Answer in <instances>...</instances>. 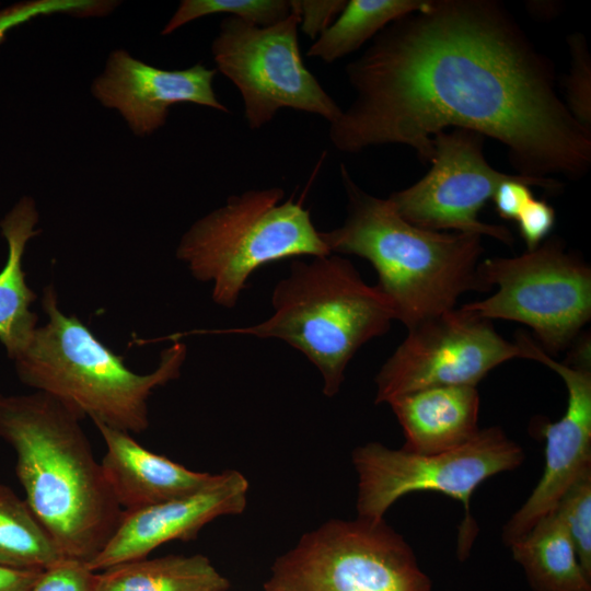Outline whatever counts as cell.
Segmentation results:
<instances>
[{"label":"cell","mask_w":591,"mask_h":591,"mask_svg":"<svg viewBox=\"0 0 591 591\" xmlns=\"http://www.w3.org/2000/svg\"><path fill=\"white\" fill-rule=\"evenodd\" d=\"M345 71L356 97L329 124L338 151L404 144L426 163L437 132L468 129L503 144L519 175L590 170L591 131L560 100L552 61L497 1L429 0Z\"/></svg>","instance_id":"1"},{"label":"cell","mask_w":591,"mask_h":591,"mask_svg":"<svg viewBox=\"0 0 591 591\" xmlns=\"http://www.w3.org/2000/svg\"><path fill=\"white\" fill-rule=\"evenodd\" d=\"M82 417L56 397L0 395V439L15 453L25 500L63 557L90 561L123 515Z\"/></svg>","instance_id":"2"},{"label":"cell","mask_w":591,"mask_h":591,"mask_svg":"<svg viewBox=\"0 0 591 591\" xmlns=\"http://www.w3.org/2000/svg\"><path fill=\"white\" fill-rule=\"evenodd\" d=\"M340 178L347 215L321 237L332 254L356 255L373 266L376 287L407 329L455 309L467 291L489 290L479 273L480 235L419 228L403 219L389 198L359 187L344 164Z\"/></svg>","instance_id":"3"},{"label":"cell","mask_w":591,"mask_h":591,"mask_svg":"<svg viewBox=\"0 0 591 591\" xmlns=\"http://www.w3.org/2000/svg\"><path fill=\"white\" fill-rule=\"evenodd\" d=\"M42 305L46 324L35 329L14 358L20 380L56 397L82 418L89 416L93 422L129 433L144 431L148 398L155 387L179 376L186 345L174 341L162 350L153 372L138 374L76 315L61 312L53 286L44 289Z\"/></svg>","instance_id":"4"},{"label":"cell","mask_w":591,"mask_h":591,"mask_svg":"<svg viewBox=\"0 0 591 591\" xmlns=\"http://www.w3.org/2000/svg\"><path fill=\"white\" fill-rule=\"evenodd\" d=\"M273 314L247 327L212 333L280 339L318 370L323 393L336 395L355 354L385 334L396 314L391 301L337 254L293 258L288 276L271 293Z\"/></svg>","instance_id":"5"},{"label":"cell","mask_w":591,"mask_h":591,"mask_svg":"<svg viewBox=\"0 0 591 591\" xmlns=\"http://www.w3.org/2000/svg\"><path fill=\"white\" fill-rule=\"evenodd\" d=\"M280 187L248 189L194 222L176 257L193 277L211 282L217 305L232 309L251 275L264 265L332 254L310 210Z\"/></svg>","instance_id":"6"},{"label":"cell","mask_w":591,"mask_h":591,"mask_svg":"<svg viewBox=\"0 0 591 591\" xmlns=\"http://www.w3.org/2000/svg\"><path fill=\"white\" fill-rule=\"evenodd\" d=\"M351 460L358 476V518L382 520L393 503L415 491H437L460 501L465 517L457 556L464 560L476 534L470 512L473 493L489 477L520 466L524 452L495 426L479 429L471 441L449 451L422 454L369 442L357 447Z\"/></svg>","instance_id":"7"},{"label":"cell","mask_w":591,"mask_h":591,"mask_svg":"<svg viewBox=\"0 0 591 591\" xmlns=\"http://www.w3.org/2000/svg\"><path fill=\"white\" fill-rule=\"evenodd\" d=\"M413 548L384 519L329 520L279 556L265 591H431Z\"/></svg>","instance_id":"8"},{"label":"cell","mask_w":591,"mask_h":591,"mask_svg":"<svg viewBox=\"0 0 591 591\" xmlns=\"http://www.w3.org/2000/svg\"><path fill=\"white\" fill-rule=\"evenodd\" d=\"M479 273L489 289L498 290L462 306L490 321L528 325L548 356L573 345L591 318V269L559 239L515 257L484 259Z\"/></svg>","instance_id":"9"},{"label":"cell","mask_w":591,"mask_h":591,"mask_svg":"<svg viewBox=\"0 0 591 591\" xmlns=\"http://www.w3.org/2000/svg\"><path fill=\"white\" fill-rule=\"evenodd\" d=\"M300 18L291 12L270 26L227 16L211 45L217 69L239 90L244 117L259 129L282 108L315 114L329 124L343 109L305 67L299 46Z\"/></svg>","instance_id":"10"},{"label":"cell","mask_w":591,"mask_h":591,"mask_svg":"<svg viewBox=\"0 0 591 591\" xmlns=\"http://www.w3.org/2000/svg\"><path fill=\"white\" fill-rule=\"evenodd\" d=\"M513 358L528 359L519 339H505L493 321L473 311L453 309L408 329L375 376L374 402L387 404L436 386H476L489 371Z\"/></svg>","instance_id":"11"},{"label":"cell","mask_w":591,"mask_h":591,"mask_svg":"<svg viewBox=\"0 0 591 591\" xmlns=\"http://www.w3.org/2000/svg\"><path fill=\"white\" fill-rule=\"evenodd\" d=\"M484 139L468 129L437 132L432 137L429 172L387 197L397 213L422 229L486 235L512 245L509 229L478 219L498 186L517 175L500 172L488 163Z\"/></svg>","instance_id":"12"},{"label":"cell","mask_w":591,"mask_h":591,"mask_svg":"<svg viewBox=\"0 0 591 591\" xmlns=\"http://www.w3.org/2000/svg\"><path fill=\"white\" fill-rule=\"evenodd\" d=\"M565 362L545 354L528 336L529 359L554 370L564 380L568 399L564 416L541 425L545 439V465L542 477L525 502L502 529V541L510 546L525 535L558 503L567 489L591 470V357L590 339L576 341Z\"/></svg>","instance_id":"13"},{"label":"cell","mask_w":591,"mask_h":591,"mask_svg":"<svg viewBox=\"0 0 591 591\" xmlns=\"http://www.w3.org/2000/svg\"><path fill=\"white\" fill-rule=\"evenodd\" d=\"M248 482L239 471L212 474L202 487L135 511H124L115 532L88 561L93 571L147 557L159 546L188 541L208 523L224 515L241 514L247 503Z\"/></svg>","instance_id":"14"},{"label":"cell","mask_w":591,"mask_h":591,"mask_svg":"<svg viewBox=\"0 0 591 591\" xmlns=\"http://www.w3.org/2000/svg\"><path fill=\"white\" fill-rule=\"evenodd\" d=\"M216 72L201 63L183 70L159 69L116 49L91 91L103 106L117 109L136 136L143 137L164 126L170 106L177 103L228 113L212 86Z\"/></svg>","instance_id":"15"},{"label":"cell","mask_w":591,"mask_h":591,"mask_svg":"<svg viewBox=\"0 0 591 591\" xmlns=\"http://www.w3.org/2000/svg\"><path fill=\"white\" fill-rule=\"evenodd\" d=\"M105 442L101 461L106 483L123 511H135L187 495L212 474L192 471L154 453L129 432L94 422Z\"/></svg>","instance_id":"16"},{"label":"cell","mask_w":591,"mask_h":591,"mask_svg":"<svg viewBox=\"0 0 591 591\" xmlns=\"http://www.w3.org/2000/svg\"><path fill=\"white\" fill-rule=\"evenodd\" d=\"M405 437L402 449L438 453L459 448L479 431L476 386H436L401 395L387 403Z\"/></svg>","instance_id":"17"},{"label":"cell","mask_w":591,"mask_h":591,"mask_svg":"<svg viewBox=\"0 0 591 591\" xmlns=\"http://www.w3.org/2000/svg\"><path fill=\"white\" fill-rule=\"evenodd\" d=\"M38 219L34 200L23 197L0 222L8 243V258L0 271V341L12 359L37 328V315L30 309L37 296L26 283L22 259L27 241L39 233L35 229Z\"/></svg>","instance_id":"18"},{"label":"cell","mask_w":591,"mask_h":591,"mask_svg":"<svg viewBox=\"0 0 591 591\" xmlns=\"http://www.w3.org/2000/svg\"><path fill=\"white\" fill-rule=\"evenodd\" d=\"M509 547L533 591H591V578L555 510Z\"/></svg>","instance_id":"19"},{"label":"cell","mask_w":591,"mask_h":591,"mask_svg":"<svg viewBox=\"0 0 591 591\" xmlns=\"http://www.w3.org/2000/svg\"><path fill=\"white\" fill-rule=\"evenodd\" d=\"M228 579L204 555L140 558L97 575V591H228Z\"/></svg>","instance_id":"20"},{"label":"cell","mask_w":591,"mask_h":591,"mask_svg":"<svg viewBox=\"0 0 591 591\" xmlns=\"http://www.w3.org/2000/svg\"><path fill=\"white\" fill-rule=\"evenodd\" d=\"M429 0H350L310 46L306 56L332 63L359 49L392 22L422 10Z\"/></svg>","instance_id":"21"},{"label":"cell","mask_w":591,"mask_h":591,"mask_svg":"<svg viewBox=\"0 0 591 591\" xmlns=\"http://www.w3.org/2000/svg\"><path fill=\"white\" fill-rule=\"evenodd\" d=\"M63 558L24 498L0 483V565L45 569Z\"/></svg>","instance_id":"22"},{"label":"cell","mask_w":591,"mask_h":591,"mask_svg":"<svg viewBox=\"0 0 591 591\" xmlns=\"http://www.w3.org/2000/svg\"><path fill=\"white\" fill-rule=\"evenodd\" d=\"M227 13L257 26H270L291 13L290 0H183L169 20L162 35L211 14Z\"/></svg>","instance_id":"23"},{"label":"cell","mask_w":591,"mask_h":591,"mask_svg":"<svg viewBox=\"0 0 591 591\" xmlns=\"http://www.w3.org/2000/svg\"><path fill=\"white\" fill-rule=\"evenodd\" d=\"M553 510L564 521L579 563L591 578V470L567 489Z\"/></svg>","instance_id":"24"},{"label":"cell","mask_w":591,"mask_h":591,"mask_svg":"<svg viewBox=\"0 0 591 591\" xmlns=\"http://www.w3.org/2000/svg\"><path fill=\"white\" fill-rule=\"evenodd\" d=\"M570 69L564 81L565 105L572 117L591 131V56L580 33L568 37Z\"/></svg>","instance_id":"25"},{"label":"cell","mask_w":591,"mask_h":591,"mask_svg":"<svg viewBox=\"0 0 591 591\" xmlns=\"http://www.w3.org/2000/svg\"><path fill=\"white\" fill-rule=\"evenodd\" d=\"M116 1L100 0H28L0 10V43L7 33L28 21L54 13H68L76 16H96L109 13Z\"/></svg>","instance_id":"26"},{"label":"cell","mask_w":591,"mask_h":591,"mask_svg":"<svg viewBox=\"0 0 591 591\" xmlns=\"http://www.w3.org/2000/svg\"><path fill=\"white\" fill-rule=\"evenodd\" d=\"M97 575L86 561L63 557L43 569L28 591H97Z\"/></svg>","instance_id":"27"},{"label":"cell","mask_w":591,"mask_h":591,"mask_svg":"<svg viewBox=\"0 0 591 591\" xmlns=\"http://www.w3.org/2000/svg\"><path fill=\"white\" fill-rule=\"evenodd\" d=\"M346 0H290L291 12L300 18L301 31L316 39L336 20Z\"/></svg>","instance_id":"28"},{"label":"cell","mask_w":591,"mask_h":591,"mask_svg":"<svg viewBox=\"0 0 591 591\" xmlns=\"http://www.w3.org/2000/svg\"><path fill=\"white\" fill-rule=\"evenodd\" d=\"M555 210L545 200L531 199L517 218L526 251L535 250L555 224Z\"/></svg>","instance_id":"29"},{"label":"cell","mask_w":591,"mask_h":591,"mask_svg":"<svg viewBox=\"0 0 591 591\" xmlns=\"http://www.w3.org/2000/svg\"><path fill=\"white\" fill-rule=\"evenodd\" d=\"M43 569H18L0 565V591H28Z\"/></svg>","instance_id":"30"}]
</instances>
